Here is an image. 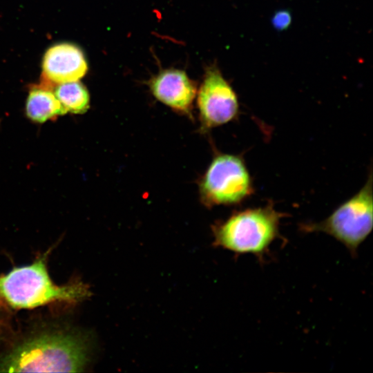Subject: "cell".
I'll use <instances>...</instances> for the list:
<instances>
[{
	"label": "cell",
	"mask_w": 373,
	"mask_h": 373,
	"mask_svg": "<svg viewBox=\"0 0 373 373\" xmlns=\"http://www.w3.org/2000/svg\"><path fill=\"white\" fill-rule=\"evenodd\" d=\"M86 361V347L80 338L46 333L26 339L0 358V372H79Z\"/></svg>",
	"instance_id": "6da1fadb"
},
{
	"label": "cell",
	"mask_w": 373,
	"mask_h": 373,
	"mask_svg": "<svg viewBox=\"0 0 373 373\" xmlns=\"http://www.w3.org/2000/svg\"><path fill=\"white\" fill-rule=\"evenodd\" d=\"M48 254L32 265L15 267L0 276V302L12 309H32L53 302L75 303L90 295L88 287L77 282L54 284L47 269Z\"/></svg>",
	"instance_id": "7a4b0ae2"
},
{
	"label": "cell",
	"mask_w": 373,
	"mask_h": 373,
	"mask_svg": "<svg viewBox=\"0 0 373 373\" xmlns=\"http://www.w3.org/2000/svg\"><path fill=\"white\" fill-rule=\"evenodd\" d=\"M285 214L272 203L233 213L213 227V245L238 254H250L262 261L275 240Z\"/></svg>",
	"instance_id": "3957f363"
},
{
	"label": "cell",
	"mask_w": 373,
	"mask_h": 373,
	"mask_svg": "<svg viewBox=\"0 0 373 373\" xmlns=\"http://www.w3.org/2000/svg\"><path fill=\"white\" fill-rule=\"evenodd\" d=\"M373 226L372 177L358 193L338 206L327 218L318 222L301 224L305 233L323 232L342 243L353 256L367 238Z\"/></svg>",
	"instance_id": "277c9868"
},
{
	"label": "cell",
	"mask_w": 373,
	"mask_h": 373,
	"mask_svg": "<svg viewBox=\"0 0 373 373\" xmlns=\"http://www.w3.org/2000/svg\"><path fill=\"white\" fill-rule=\"evenodd\" d=\"M251 175L240 155L219 154L204 175L200 191L208 207L240 204L254 192Z\"/></svg>",
	"instance_id": "5b68a950"
},
{
	"label": "cell",
	"mask_w": 373,
	"mask_h": 373,
	"mask_svg": "<svg viewBox=\"0 0 373 373\" xmlns=\"http://www.w3.org/2000/svg\"><path fill=\"white\" fill-rule=\"evenodd\" d=\"M197 102L203 129L225 124L239 114L238 96L216 67L207 70Z\"/></svg>",
	"instance_id": "8992f818"
},
{
	"label": "cell",
	"mask_w": 373,
	"mask_h": 373,
	"mask_svg": "<svg viewBox=\"0 0 373 373\" xmlns=\"http://www.w3.org/2000/svg\"><path fill=\"white\" fill-rule=\"evenodd\" d=\"M42 69L44 86L50 88L54 84L78 81L86 75L88 66L80 48L72 44L61 43L47 50Z\"/></svg>",
	"instance_id": "52a82bcc"
},
{
	"label": "cell",
	"mask_w": 373,
	"mask_h": 373,
	"mask_svg": "<svg viewBox=\"0 0 373 373\" xmlns=\"http://www.w3.org/2000/svg\"><path fill=\"white\" fill-rule=\"evenodd\" d=\"M153 96L175 111L189 114L196 95V86L180 70L161 71L149 82Z\"/></svg>",
	"instance_id": "ba28073f"
},
{
	"label": "cell",
	"mask_w": 373,
	"mask_h": 373,
	"mask_svg": "<svg viewBox=\"0 0 373 373\" xmlns=\"http://www.w3.org/2000/svg\"><path fill=\"white\" fill-rule=\"evenodd\" d=\"M66 113L49 87L40 86L32 89L27 97L26 114L32 121L44 123Z\"/></svg>",
	"instance_id": "9c48e42d"
},
{
	"label": "cell",
	"mask_w": 373,
	"mask_h": 373,
	"mask_svg": "<svg viewBox=\"0 0 373 373\" xmlns=\"http://www.w3.org/2000/svg\"><path fill=\"white\" fill-rule=\"evenodd\" d=\"M54 93L66 113H84L89 108V93L79 81L59 84Z\"/></svg>",
	"instance_id": "30bf717a"
},
{
	"label": "cell",
	"mask_w": 373,
	"mask_h": 373,
	"mask_svg": "<svg viewBox=\"0 0 373 373\" xmlns=\"http://www.w3.org/2000/svg\"><path fill=\"white\" fill-rule=\"evenodd\" d=\"M291 15L287 10L278 11L274 15L271 19L272 25L276 29L279 30L287 29L291 24Z\"/></svg>",
	"instance_id": "8fae6325"
}]
</instances>
